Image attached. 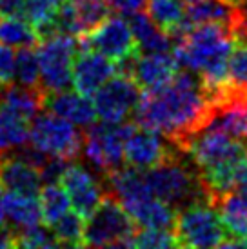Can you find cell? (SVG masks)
Here are the masks:
<instances>
[{
  "label": "cell",
  "instance_id": "14",
  "mask_svg": "<svg viewBox=\"0 0 247 249\" xmlns=\"http://www.w3.org/2000/svg\"><path fill=\"white\" fill-rule=\"evenodd\" d=\"M78 51L80 53H76L73 62L71 86L86 97H93L98 88H102L117 73V64L93 49H78Z\"/></svg>",
  "mask_w": 247,
  "mask_h": 249
},
{
  "label": "cell",
  "instance_id": "34",
  "mask_svg": "<svg viewBox=\"0 0 247 249\" xmlns=\"http://www.w3.org/2000/svg\"><path fill=\"white\" fill-rule=\"evenodd\" d=\"M15 80V51L0 42V86Z\"/></svg>",
  "mask_w": 247,
  "mask_h": 249
},
{
  "label": "cell",
  "instance_id": "33",
  "mask_svg": "<svg viewBox=\"0 0 247 249\" xmlns=\"http://www.w3.org/2000/svg\"><path fill=\"white\" fill-rule=\"evenodd\" d=\"M58 246L55 235L51 228L46 224H36L31 228L15 231V248H26V249H36V248H53Z\"/></svg>",
  "mask_w": 247,
  "mask_h": 249
},
{
  "label": "cell",
  "instance_id": "36",
  "mask_svg": "<svg viewBox=\"0 0 247 249\" xmlns=\"http://www.w3.org/2000/svg\"><path fill=\"white\" fill-rule=\"evenodd\" d=\"M0 15L24 18V0H0Z\"/></svg>",
  "mask_w": 247,
  "mask_h": 249
},
{
  "label": "cell",
  "instance_id": "13",
  "mask_svg": "<svg viewBox=\"0 0 247 249\" xmlns=\"http://www.w3.org/2000/svg\"><path fill=\"white\" fill-rule=\"evenodd\" d=\"M207 127H214L247 142V88L227 86L213 98V111Z\"/></svg>",
  "mask_w": 247,
  "mask_h": 249
},
{
  "label": "cell",
  "instance_id": "30",
  "mask_svg": "<svg viewBox=\"0 0 247 249\" xmlns=\"http://www.w3.org/2000/svg\"><path fill=\"white\" fill-rule=\"evenodd\" d=\"M229 84L234 88H247V35L234 36L233 48L227 56Z\"/></svg>",
  "mask_w": 247,
  "mask_h": 249
},
{
  "label": "cell",
  "instance_id": "37",
  "mask_svg": "<svg viewBox=\"0 0 247 249\" xmlns=\"http://www.w3.org/2000/svg\"><path fill=\"white\" fill-rule=\"evenodd\" d=\"M15 248V231L4 222L0 224V249Z\"/></svg>",
  "mask_w": 247,
  "mask_h": 249
},
{
  "label": "cell",
  "instance_id": "21",
  "mask_svg": "<svg viewBox=\"0 0 247 249\" xmlns=\"http://www.w3.org/2000/svg\"><path fill=\"white\" fill-rule=\"evenodd\" d=\"M31 120L11 107L0 104V159L18 151L29 142Z\"/></svg>",
  "mask_w": 247,
  "mask_h": 249
},
{
  "label": "cell",
  "instance_id": "28",
  "mask_svg": "<svg viewBox=\"0 0 247 249\" xmlns=\"http://www.w3.org/2000/svg\"><path fill=\"white\" fill-rule=\"evenodd\" d=\"M68 2L75 15L78 35L91 31L109 15V6L106 0H68Z\"/></svg>",
  "mask_w": 247,
  "mask_h": 249
},
{
  "label": "cell",
  "instance_id": "35",
  "mask_svg": "<svg viewBox=\"0 0 247 249\" xmlns=\"http://www.w3.org/2000/svg\"><path fill=\"white\" fill-rule=\"evenodd\" d=\"M109 9H115L120 15H133L145 7L147 0H106Z\"/></svg>",
  "mask_w": 247,
  "mask_h": 249
},
{
  "label": "cell",
  "instance_id": "26",
  "mask_svg": "<svg viewBox=\"0 0 247 249\" xmlns=\"http://www.w3.org/2000/svg\"><path fill=\"white\" fill-rule=\"evenodd\" d=\"M40 40L38 33L22 17H2L0 15V42L9 48H28Z\"/></svg>",
  "mask_w": 247,
  "mask_h": 249
},
{
  "label": "cell",
  "instance_id": "19",
  "mask_svg": "<svg viewBox=\"0 0 247 249\" xmlns=\"http://www.w3.org/2000/svg\"><path fill=\"white\" fill-rule=\"evenodd\" d=\"M124 209L129 213V216L140 228H158L171 229V231L175 228L176 209L171 208L169 204H165L164 200L157 198L155 195Z\"/></svg>",
  "mask_w": 247,
  "mask_h": 249
},
{
  "label": "cell",
  "instance_id": "7",
  "mask_svg": "<svg viewBox=\"0 0 247 249\" xmlns=\"http://www.w3.org/2000/svg\"><path fill=\"white\" fill-rule=\"evenodd\" d=\"M76 53L78 42L73 38V35L53 33L42 38L36 55L40 66V88L44 93L60 91L71 86Z\"/></svg>",
  "mask_w": 247,
  "mask_h": 249
},
{
  "label": "cell",
  "instance_id": "9",
  "mask_svg": "<svg viewBox=\"0 0 247 249\" xmlns=\"http://www.w3.org/2000/svg\"><path fill=\"white\" fill-rule=\"evenodd\" d=\"M182 151L198 169H206L227 160L240 159L247 151V144L220 129L204 127L185 142Z\"/></svg>",
  "mask_w": 247,
  "mask_h": 249
},
{
  "label": "cell",
  "instance_id": "38",
  "mask_svg": "<svg viewBox=\"0 0 247 249\" xmlns=\"http://www.w3.org/2000/svg\"><path fill=\"white\" fill-rule=\"evenodd\" d=\"M222 2H226V4H229V6L233 7H240L247 4V0H222Z\"/></svg>",
  "mask_w": 247,
  "mask_h": 249
},
{
  "label": "cell",
  "instance_id": "22",
  "mask_svg": "<svg viewBox=\"0 0 247 249\" xmlns=\"http://www.w3.org/2000/svg\"><path fill=\"white\" fill-rule=\"evenodd\" d=\"M129 17V28L138 51L155 53V51H169L173 48L171 35L158 28L157 24L147 17V13L137 11Z\"/></svg>",
  "mask_w": 247,
  "mask_h": 249
},
{
  "label": "cell",
  "instance_id": "27",
  "mask_svg": "<svg viewBox=\"0 0 247 249\" xmlns=\"http://www.w3.org/2000/svg\"><path fill=\"white\" fill-rule=\"evenodd\" d=\"M145 7L147 17L169 35H173L184 20V0H147Z\"/></svg>",
  "mask_w": 247,
  "mask_h": 249
},
{
  "label": "cell",
  "instance_id": "8",
  "mask_svg": "<svg viewBox=\"0 0 247 249\" xmlns=\"http://www.w3.org/2000/svg\"><path fill=\"white\" fill-rule=\"evenodd\" d=\"M140 93L142 91L131 76L115 73L93 95L96 117L109 124H120L129 120L137 109Z\"/></svg>",
  "mask_w": 247,
  "mask_h": 249
},
{
  "label": "cell",
  "instance_id": "12",
  "mask_svg": "<svg viewBox=\"0 0 247 249\" xmlns=\"http://www.w3.org/2000/svg\"><path fill=\"white\" fill-rule=\"evenodd\" d=\"M60 180L73 209L84 220L95 211L96 206L107 195L106 182H102L93 171L84 167L82 164H78L76 160L69 162V166L62 173Z\"/></svg>",
  "mask_w": 247,
  "mask_h": 249
},
{
  "label": "cell",
  "instance_id": "25",
  "mask_svg": "<svg viewBox=\"0 0 247 249\" xmlns=\"http://www.w3.org/2000/svg\"><path fill=\"white\" fill-rule=\"evenodd\" d=\"M36 196H38L42 222L48 228H51L58 218H62L71 209V202H69L68 193H66L64 187L58 186V182L44 184Z\"/></svg>",
  "mask_w": 247,
  "mask_h": 249
},
{
  "label": "cell",
  "instance_id": "24",
  "mask_svg": "<svg viewBox=\"0 0 247 249\" xmlns=\"http://www.w3.org/2000/svg\"><path fill=\"white\" fill-rule=\"evenodd\" d=\"M66 0H24V18L40 38L55 33V18Z\"/></svg>",
  "mask_w": 247,
  "mask_h": 249
},
{
  "label": "cell",
  "instance_id": "20",
  "mask_svg": "<svg viewBox=\"0 0 247 249\" xmlns=\"http://www.w3.org/2000/svg\"><path fill=\"white\" fill-rule=\"evenodd\" d=\"M2 206H4V218H7L9 228L13 231L42 224L40 206L36 196L7 191L2 196Z\"/></svg>",
  "mask_w": 247,
  "mask_h": 249
},
{
  "label": "cell",
  "instance_id": "11",
  "mask_svg": "<svg viewBox=\"0 0 247 249\" xmlns=\"http://www.w3.org/2000/svg\"><path fill=\"white\" fill-rule=\"evenodd\" d=\"M178 151V147L160 133L138 124L124 140V162L140 171L157 166Z\"/></svg>",
  "mask_w": 247,
  "mask_h": 249
},
{
  "label": "cell",
  "instance_id": "23",
  "mask_svg": "<svg viewBox=\"0 0 247 249\" xmlns=\"http://www.w3.org/2000/svg\"><path fill=\"white\" fill-rule=\"evenodd\" d=\"M46 93L42 88H28L22 84H6L0 86V104L11 107L22 117L33 120V117L44 107Z\"/></svg>",
  "mask_w": 247,
  "mask_h": 249
},
{
  "label": "cell",
  "instance_id": "29",
  "mask_svg": "<svg viewBox=\"0 0 247 249\" xmlns=\"http://www.w3.org/2000/svg\"><path fill=\"white\" fill-rule=\"evenodd\" d=\"M15 78L22 86L40 88V66L33 46L20 48V51L15 55Z\"/></svg>",
  "mask_w": 247,
  "mask_h": 249
},
{
  "label": "cell",
  "instance_id": "5",
  "mask_svg": "<svg viewBox=\"0 0 247 249\" xmlns=\"http://www.w3.org/2000/svg\"><path fill=\"white\" fill-rule=\"evenodd\" d=\"M135 120L120 124H91L86 127L82 140V155L93 169L100 175H109L124 166V140L135 129Z\"/></svg>",
  "mask_w": 247,
  "mask_h": 249
},
{
  "label": "cell",
  "instance_id": "39",
  "mask_svg": "<svg viewBox=\"0 0 247 249\" xmlns=\"http://www.w3.org/2000/svg\"><path fill=\"white\" fill-rule=\"evenodd\" d=\"M184 2H187V4H191V2H196V0H184Z\"/></svg>",
  "mask_w": 247,
  "mask_h": 249
},
{
  "label": "cell",
  "instance_id": "4",
  "mask_svg": "<svg viewBox=\"0 0 247 249\" xmlns=\"http://www.w3.org/2000/svg\"><path fill=\"white\" fill-rule=\"evenodd\" d=\"M173 233L178 248H222L229 238L211 200H198L180 208Z\"/></svg>",
  "mask_w": 247,
  "mask_h": 249
},
{
  "label": "cell",
  "instance_id": "6",
  "mask_svg": "<svg viewBox=\"0 0 247 249\" xmlns=\"http://www.w3.org/2000/svg\"><path fill=\"white\" fill-rule=\"evenodd\" d=\"M82 131L55 113H36L29 125V142L46 157L78 160L82 155Z\"/></svg>",
  "mask_w": 247,
  "mask_h": 249
},
{
  "label": "cell",
  "instance_id": "32",
  "mask_svg": "<svg viewBox=\"0 0 247 249\" xmlns=\"http://www.w3.org/2000/svg\"><path fill=\"white\" fill-rule=\"evenodd\" d=\"M129 248H144V249H164V248H178L176 238L171 229L158 228H142L135 231L131 238Z\"/></svg>",
  "mask_w": 247,
  "mask_h": 249
},
{
  "label": "cell",
  "instance_id": "17",
  "mask_svg": "<svg viewBox=\"0 0 247 249\" xmlns=\"http://www.w3.org/2000/svg\"><path fill=\"white\" fill-rule=\"evenodd\" d=\"M44 186L40 169L22 157H2L0 159V187L15 193L36 196Z\"/></svg>",
  "mask_w": 247,
  "mask_h": 249
},
{
  "label": "cell",
  "instance_id": "31",
  "mask_svg": "<svg viewBox=\"0 0 247 249\" xmlns=\"http://www.w3.org/2000/svg\"><path fill=\"white\" fill-rule=\"evenodd\" d=\"M58 246H82L84 218L76 211H68L51 226Z\"/></svg>",
  "mask_w": 247,
  "mask_h": 249
},
{
  "label": "cell",
  "instance_id": "1",
  "mask_svg": "<svg viewBox=\"0 0 247 249\" xmlns=\"http://www.w3.org/2000/svg\"><path fill=\"white\" fill-rule=\"evenodd\" d=\"M211 111L213 98L200 76L180 70L162 88L142 91L133 117L138 125L160 133L182 151L193 135L207 127Z\"/></svg>",
  "mask_w": 247,
  "mask_h": 249
},
{
  "label": "cell",
  "instance_id": "16",
  "mask_svg": "<svg viewBox=\"0 0 247 249\" xmlns=\"http://www.w3.org/2000/svg\"><path fill=\"white\" fill-rule=\"evenodd\" d=\"M44 107L84 129L96 122L93 100H89V97H86L78 91H69L68 88L46 93Z\"/></svg>",
  "mask_w": 247,
  "mask_h": 249
},
{
  "label": "cell",
  "instance_id": "18",
  "mask_svg": "<svg viewBox=\"0 0 247 249\" xmlns=\"http://www.w3.org/2000/svg\"><path fill=\"white\" fill-rule=\"evenodd\" d=\"M213 206L231 240L247 242V189H233L214 196Z\"/></svg>",
  "mask_w": 247,
  "mask_h": 249
},
{
  "label": "cell",
  "instance_id": "15",
  "mask_svg": "<svg viewBox=\"0 0 247 249\" xmlns=\"http://www.w3.org/2000/svg\"><path fill=\"white\" fill-rule=\"evenodd\" d=\"M178 71V62L169 51H155L144 55L138 53L137 60L133 64L131 78L142 91H149L171 82Z\"/></svg>",
  "mask_w": 247,
  "mask_h": 249
},
{
  "label": "cell",
  "instance_id": "3",
  "mask_svg": "<svg viewBox=\"0 0 247 249\" xmlns=\"http://www.w3.org/2000/svg\"><path fill=\"white\" fill-rule=\"evenodd\" d=\"M137 224L124 209V206L107 191L95 211L84 220L82 246L89 248H107V246H125L129 242Z\"/></svg>",
  "mask_w": 247,
  "mask_h": 249
},
{
  "label": "cell",
  "instance_id": "2",
  "mask_svg": "<svg viewBox=\"0 0 247 249\" xmlns=\"http://www.w3.org/2000/svg\"><path fill=\"white\" fill-rule=\"evenodd\" d=\"M144 178L153 195L176 211L193 202L211 200L198 167L187 159L184 151L175 153L164 162L145 169Z\"/></svg>",
  "mask_w": 247,
  "mask_h": 249
},
{
  "label": "cell",
  "instance_id": "10",
  "mask_svg": "<svg viewBox=\"0 0 247 249\" xmlns=\"http://www.w3.org/2000/svg\"><path fill=\"white\" fill-rule=\"evenodd\" d=\"M78 49H93L100 55L118 62L120 58L137 51L129 22L122 17H106L98 26L78 35Z\"/></svg>",
  "mask_w": 247,
  "mask_h": 249
}]
</instances>
